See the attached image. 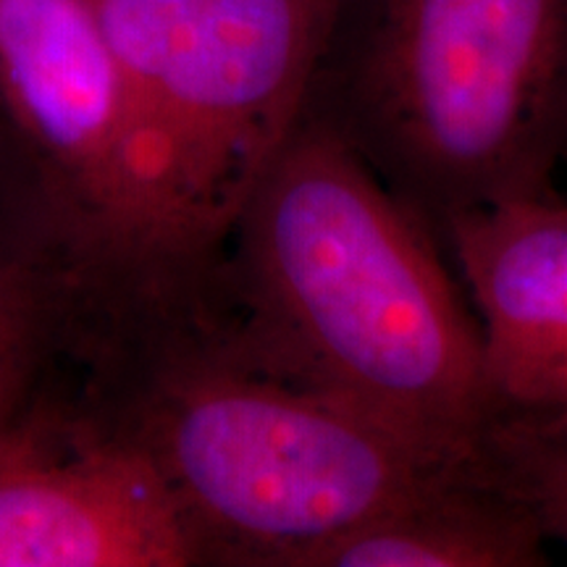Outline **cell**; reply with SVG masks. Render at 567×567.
Returning <instances> with one entry per match:
<instances>
[{"label": "cell", "mask_w": 567, "mask_h": 567, "mask_svg": "<svg viewBox=\"0 0 567 567\" xmlns=\"http://www.w3.org/2000/svg\"><path fill=\"white\" fill-rule=\"evenodd\" d=\"M439 234L305 109L234 226L213 329L252 363L467 460L486 421L481 329Z\"/></svg>", "instance_id": "6da1fadb"}, {"label": "cell", "mask_w": 567, "mask_h": 567, "mask_svg": "<svg viewBox=\"0 0 567 567\" xmlns=\"http://www.w3.org/2000/svg\"><path fill=\"white\" fill-rule=\"evenodd\" d=\"M308 109L439 234L551 193L567 158V0H339Z\"/></svg>", "instance_id": "7a4b0ae2"}, {"label": "cell", "mask_w": 567, "mask_h": 567, "mask_svg": "<svg viewBox=\"0 0 567 567\" xmlns=\"http://www.w3.org/2000/svg\"><path fill=\"white\" fill-rule=\"evenodd\" d=\"M130 111L124 252L210 271L300 124L339 0H87Z\"/></svg>", "instance_id": "3957f363"}, {"label": "cell", "mask_w": 567, "mask_h": 567, "mask_svg": "<svg viewBox=\"0 0 567 567\" xmlns=\"http://www.w3.org/2000/svg\"><path fill=\"white\" fill-rule=\"evenodd\" d=\"M200 563L305 559L467 460L439 455L213 331L155 386L132 434Z\"/></svg>", "instance_id": "277c9868"}, {"label": "cell", "mask_w": 567, "mask_h": 567, "mask_svg": "<svg viewBox=\"0 0 567 567\" xmlns=\"http://www.w3.org/2000/svg\"><path fill=\"white\" fill-rule=\"evenodd\" d=\"M187 565L200 549L132 436L0 429V567Z\"/></svg>", "instance_id": "5b68a950"}, {"label": "cell", "mask_w": 567, "mask_h": 567, "mask_svg": "<svg viewBox=\"0 0 567 567\" xmlns=\"http://www.w3.org/2000/svg\"><path fill=\"white\" fill-rule=\"evenodd\" d=\"M439 239L450 247L478 318L481 434L567 423L565 197L551 189L457 213Z\"/></svg>", "instance_id": "8992f818"}, {"label": "cell", "mask_w": 567, "mask_h": 567, "mask_svg": "<svg viewBox=\"0 0 567 567\" xmlns=\"http://www.w3.org/2000/svg\"><path fill=\"white\" fill-rule=\"evenodd\" d=\"M0 111L124 250L130 111L87 0H0Z\"/></svg>", "instance_id": "52a82bcc"}, {"label": "cell", "mask_w": 567, "mask_h": 567, "mask_svg": "<svg viewBox=\"0 0 567 567\" xmlns=\"http://www.w3.org/2000/svg\"><path fill=\"white\" fill-rule=\"evenodd\" d=\"M547 544L534 513L471 457L323 544L302 567H542Z\"/></svg>", "instance_id": "ba28073f"}, {"label": "cell", "mask_w": 567, "mask_h": 567, "mask_svg": "<svg viewBox=\"0 0 567 567\" xmlns=\"http://www.w3.org/2000/svg\"><path fill=\"white\" fill-rule=\"evenodd\" d=\"M473 465L520 499L549 542L567 544V423L484 431Z\"/></svg>", "instance_id": "9c48e42d"}, {"label": "cell", "mask_w": 567, "mask_h": 567, "mask_svg": "<svg viewBox=\"0 0 567 567\" xmlns=\"http://www.w3.org/2000/svg\"><path fill=\"white\" fill-rule=\"evenodd\" d=\"M32 334L30 287L0 252V352L19 354Z\"/></svg>", "instance_id": "30bf717a"}, {"label": "cell", "mask_w": 567, "mask_h": 567, "mask_svg": "<svg viewBox=\"0 0 567 567\" xmlns=\"http://www.w3.org/2000/svg\"><path fill=\"white\" fill-rule=\"evenodd\" d=\"M19 386V354L0 352V429L13 417V400Z\"/></svg>", "instance_id": "8fae6325"}]
</instances>
